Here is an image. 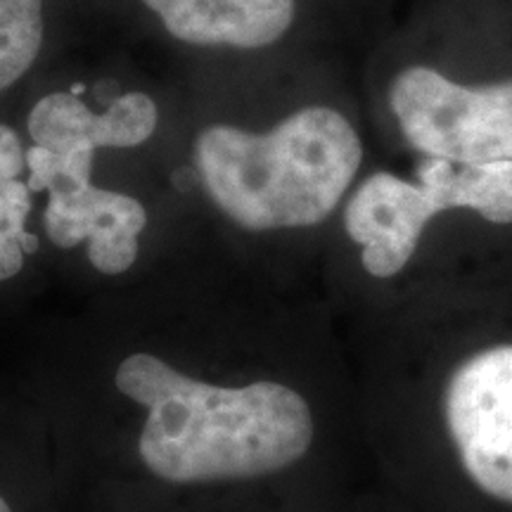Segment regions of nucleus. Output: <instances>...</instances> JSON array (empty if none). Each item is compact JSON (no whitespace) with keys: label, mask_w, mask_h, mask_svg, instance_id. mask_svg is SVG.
Segmentation results:
<instances>
[{"label":"nucleus","mask_w":512,"mask_h":512,"mask_svg":"<svg viewBox=\"0 0 512 512\" xmlns=\"http://www.w3.org/2000/svg\"><path fill=\"white\" fill-rule=\"evenodd\" d=\"M43 0H0V91L36 60L43 41Z\"/></svg>","instance_id":"9d476101"},{"label":"nucleus","mask_w":512,"mask_h":512,"mask_svg":"<svg viewBox=\"0 0 512 512\" xmlns=\"http://www.w3.org/2000/svg\"><path fill=\"white\" fill-rule=\"evenodd\" d=\"M192 152L211 202L247 230L318 226L335 214L363 164L356 126L325 105L297 110L266 133L207 126Z\"/></svg>","instance_id":"f03ea898"},{"label":"nucleus","mask_w":512,"mask_h":512,"mask_svg":"<svg viewBox=\"0 0 512 512\" xmlns=\"http://www.w3.org/2000/svg\"><path fill=\"white\" fill-rule=\"evenodd\" d=\"M83 88H86V86H83V83H79V86H74V95H79V93H83Z\"/></svg>","instance_id":"4468645a"},{"label":"nucleus","mask_w":512,"mask_h":512,"mask_svg":"<svg viewBox=\"0 0 512 512\" xmlns=\"http://www.w3.org/2000/svg\"><path fill=\"white\" fill-rule=\"evenodd\" d=\"M27 171V155L22 140L12 128L0 124V280L22 271L27 233L24 223L31 211V190L19 176Z\"/></svg>","instance_id":"1a4fd4ad"},{"label":"nucleus","mask_w":512,"mask_h":512,"mask_svg":"<svg viewBox=\"0 0 512 512\" xmlns=\"http://www.w3.org/2000/svg\"><path fill=\"white\" fill-rule=\"evenodd\" d=\"M22 249H24V254H34L36 249H38V240H36V235L24 233V238H22Z\"/></svg>","instance_id":"f8f14e48"},{"label":"nucleus","mask_w":512,"mask_h":512,"mask_svg":"<svg viewBox=\"0 0 512 512\" xmlns=\"http://www.w3.org/2000/svg\"><path fill=\"white\" fill-rule=\"evenodd\" d=\"M171 36L190 46L259 50L290 31L297 0H143Z\"/></svg>","instance_id":"0eeeda50"},{"label":"nucleus","mask_w":512,"mask_h":512,"mask_svg":"<svg viewBox=\"0 0 512 512\" xmlns=\"http://www.w3.org/2000/svg\"><path fill=\"white\" fill-rule=\"evenodd\" d=\"M93 152L95 150H86V147L55 152L48 147L34 145L27 152L29 190H48L50 195H64V192L88 188L93 171Z\"/></svg>","instance_id":"9b49d317"},{"label":"nucleus","mask_w":512,"mask_h":512,"mask_svg":"<svg viewBox=\"0 0 512 512\" xmlns=\"http://www.w3.org/2000/svg\"><path fill=\"white\" fill-rule=\"evenodd\" d=\"M0 512H12V510H10V505L3 501V496H0Z\"/></svg>","instance_id":"ddd939ff"},{"label":"nucleus","mask_w":512,"mask_h":512,"mask_svg":"<svg viewBox=\"0 0 512 512\" xmlns=\"http://www.w3.org/2000/svg\"><path fill=\"white\" fill-rule=\"evenodd\" d=\"M387 102L401 136L422 157L512 162V76L463 83L427 64H411L394 74Z\"/></svg>","instance_id":"20e7f679"},{"label":"nucleus","mask_w":512,"mask_h":512,"mask_svg":"<svg viewBox=\"0 0 512 512\" xmlns=\"http://www.w3.org/2000/svg\"><path fill=\"white\" fill-rule=\"evenodd\" d=\"M157 105L145 93H126L107 107L91 112L74 93H53L36 102L29 114V133L36 145L55 152L136 147L155 133Z\"/></svg>","instance_id":"6e6552de"},{"label":"nucleus","mask_w":512,"mask_h":512,"mask_svg":"<svg viewBox=\"0 0 512 512\" xmlns=\"http://www.w3.org/2000/svg\"><path fill=\"white\" fill-rule=\"evenodd\" d=\"M48 238L69 249L88 242V259L105 275H119L138 256V235L147 226L145 207L124 192L88 188L50 195L43 214Z\"/></svg>","instance_id":"423d86ee"},{"label":"nucleus","mask_w":512,"mask_h":512,"mask_svg":"<svg viewBox=\"0 0 512 512\" xmlns=\"http://www.w3.org/2000/svg\"><path fill=\"white\" fill-rule=\"evenodd\" d=\"M114 382L147 408L140 458L166 482L271 475L304 458L313 441L309 403L280 382L216 387L150 354L121 361Z\"/></svg>","instance_id":"f257e3e1"},{"label":"nucleus","mask_w":512,"mask_h":512,"mask_svg":"<svg viewBox=\"0 0 512 512\" xmlns=\"http://www.w3.org/2000/svg\"><path fill=\"white\" fill-rule=\"evenodd\" d=\"M451 209L475 211L491 223H512V162L456 164L422 157L415 181L375 171L344 204V228L361 247L373 278H392L413 259L422 230Z\"/></svg>","instance_id":"7ed1b4c3"},{"label":"nucleus","mask_w":512,"mask_h":512,"mask_svg":"<svg viewBox=\"0 0 512 512\" xmlns=\"http://www.w3.org/2000/svg\"><path fill=\"white\" fill-rule=\"evenodd\" d=\"M446 425L472 482L512 505V344L479 351L453 373Z\"/></svg>","instance_id":"39448f33"}]
</instances>
